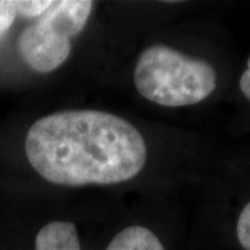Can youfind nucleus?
<instances>
[{
    "instance_id": "obj_6",
    "label": "nucleus",
    "mask_w": 250,
    "mask_h": 250,
    "mask_svg": "<svg viewBox=\"0 0 250 250\" xmlns=\"http://www.w3.org/2000/svg\"><path fill=\"white\" fill-rule=\"evenodd\" d=\"M53 1L43 0V1H38V0H29V1H14V6L17 13H20L24 17H41L42 14H45L47 9L52 6Z\"/></svg>"
},
{
    "instance_id": "obj_2",
    "label": "nucleus",
    "mask_w": 250,
    "mask_h": 250,
    "mask_svg": "<svg viewBox=\"0 0 250 250\" xmlns=\"http://www.w3.org/2000/svg\"><path fill=\"white\" fill-rule=\"evenodd\" d=\"M134 81L141 96L166 107L200 103L217 86V75L208 62L163 45L143 50Z\"/></svg>"
},
{
    "instance_id": "obj_8",
    "label": "nucleus",
    "mask_w": 250,
    "mask_h": 250,
    "mask_svg": "<svg viewBox=\"0 0 250 250\" xmlns=\"http://www.w3.org/2000/svg\"><path fill=\"white\" fill-rule=\"evenodd\" d=\"M17 10L14 1H0V38L6 35L10 27L14 22Z\"/></svg>"
},
{
    "instance_id": "obj_7",
    "label": "nucleus",
    "mask_w": 250,
    "mask_h": 250,
    "mask_svg": "<svg viewBox=\"0 0 250 250\" xmlns=\"http://www.w3.org/2000/svg\"><path fill=\"white\" fill-rule=\"evenodd\" d=\"M236 235L241 246L245 250H250V202L243 207L236 224Z\"/></svg>"
},
{
    "instance_id": "obj_1",
    "label": "nucleus",
    "mask_w": 250,
    "mask_h": 250,
    "mask_svg": "<svg viewBox=\"0 0 250 250\" xmlns=\"http://www.w3.org/2000/svg\"><path fill=\"white\" fill-rule=\"evenodd\" d=\"M25 153L46 181L67 185H111L136 177L147 147L134 125L98 110H65L29 128Z\"/></svg>"
},
{
    "instance_id": "obj_9",
    "label": "nucleus",
    "mask_w": 250,
    "mask_h": 250,
    "mask_svg": "<svg viewBox=\"0 0 250 250\" xmlns=\"http://www.w3.org/2000/svg\"><path fill=\"white\" fill-rule=\"evenodd\" d=\"M239 86H241L242 93L246 96V99L250 100V57L248 60V68L242 74L241 81H239Z\"/></svg>"
},
{
    "instance_id": "obj_5",
    "label": "nucleus",
    "mask_w": 250,
    "mask_h": 250,
    "mask_svg": "<svg viewBox=\"0 0 250 250\" xmlns=\"http://www.w3.org/2000/svg\"><path fill=\"white\" fill-rule=\"evenodd\" d=\"M106 250H164V248L150 229L134 225L117 233Z\"/></svg>"
},
{
    "instance_id": "obj_3",
    "label": "nucleus",
    "mask_w": 250,
    "mask_h": 250,
    "mask_svg": "<svg viewBox=\"0 0 250 250\" xmlns=\"http://www.w3.org/2000/svg\"><path fill=\"white\" fill-rule=\"evenodd\" d=\"M93 3L88 0L53 1L45 14L22 31L18 50L36 72L59 68L71 53V38L88 22Z\"/></svg>"
},
{
    "instance_id": "obj_4",
    "label": "nucleus",
    "mask_w": 250,
    "mask_h": 250,
    "mask_svg": "<svg viewBox=\"0 0 250 250\" xmlns=\"http://www.w3.org/2000/svg\"><path fill=\"white\" fill-rule=\"evenodd\" d=\"M35 250H81L75 225L65 221L45 225L36 235Z\"/></svg>"
}]
</instances>
